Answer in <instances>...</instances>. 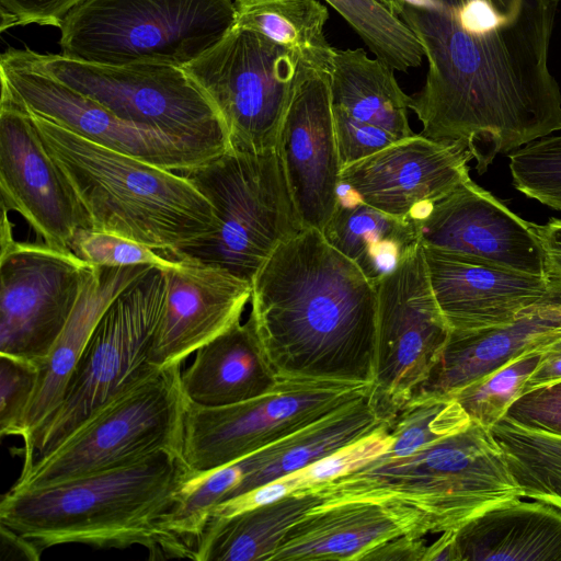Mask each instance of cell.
<instances>
[{"label":"cell","instance_id":"6da1fadb","mask_svg":"<svg viewBox=\"0 0 561 561\" xmlns=\"http://www.w3.org/2000/svg\"><path fill=\"white\" fill-rule=\"evenodd\" d=\"M419 41L425 83L412 96L421 135L461 142L486 171L561 130V91L549 68L559 0H379Z\"/></svg>","mask_w":561,"mask_h":561},{"label":"cell","instance_id":"7a4b0ae2","mask_svg":"<svg viewBox=\"0 0 561 561\" xmlns=\"http://www.w3.org/2000/svg\"><path fill=\"white\" fill-rule=\"evenodd\" d=\"M253 319L277 379L373 385L377 291L314 228L282 243L252 282Z\"/></svg>","mask_w":561,"mask_h":561},{"label":"cell","instance_id":"3957f363","mask_svg":"<svg viewBox=\"0 0 561 561\" xmlns=\"http://www.w3.org/2000/svg\"><path fill=\"white\" fill-rule=\"evenodd\" d=\"M192 472L181 455L161 451L44 489H10L0 503V524L41 552L64 543L138 545L151 559H167L163 523Z\"/></svg>","mask_w":561,"mask_h":561},{"label":"cell","instance_id":"277c9868","mask_svg":"<svg viewBox=\"0 0 561 561\" xmlns=\"http://www.w3.org/2000/svg\"><path fill=\"white\" fill-rule=\"evenodd\" d=\"M30 115L46 149L87 210L93 230L115 233L163 252L216 229L213 206L180 173Z\"/></svg>","mask_w":561,"mask_h":561},{"label":"cell","instance_id":"5b68a950","mask_svg":"<svg viewBox=\"0 0 561 561\" xmlns=\"http://www.w3.org/2000/svg\"><path fill=\"white\" fill-rule=\"evenodd\" d=\"M316 488L322 505L400 501L423 515L428 534L455 530L490 507L523 499L491 430L473 421L410 455L377 457Z\"/></svg>","mask_w":561,"mask_h":561},{"label":"cell","instance_id":"8992f818","mask_svg":"<svg viewBox=\"0 0 561 561\" xmlns=\"http://www.w3.org/2000/svg\"><path fill=\"white\" fill-rule=\"evenodd\" d=\"M178 173L210 203L216 229L191 243L158 252L165 259L222 268L252 284L274 251L305 229L276 149H229Z\"/></svg>","mask_w":561,"mask_h":561},{"label":"cell","instance_id":"52a82bcc","mask_svg":"<svg viewBox=\"0 0 561 561\" xmlns=\"http://www.w3.org/2000/svg\"><path fill=\"white\" fill-rule=\"evenodd\" d=\"M233 0H85L62 20V56L184 68L234 25Z\"/></svg>","mask_w":561,"mask_h":561},{"label":"cell","instance_id":"ba28073f","mask_svg":"<svg viewBox=\"0 0 561 561\" xmlns=\"http://www.w3.org/2000/svg\"><path fill=\"white\" fill-rule=\"evenodd\" d=\"M181 375V365L158 369L115 397L53 453L22 469L11 489H44L161 451L182 456L188 401Z\"/></svg>","mask_w":561,"mask_h":561},{"label":"cell","instance_id":"9c48e42d","mask_svg":"<svg viewBox=\"0 0 561 561\" xmlns=\"http://www.w3.org/2000/svg\"><path fill=\"white\" fill-rule=\"evenodd\" d=\"M167 293L163 267L152 266L126 287L95 327L62 400L22 447L26 469L53 453L115 397L153 374L149 348Z\"/></svg>","mask_w":561,"mask_h":561},{"label":"cell","instance_id":"30bf717a","mask_svg":"<svg viewBox=\"0 0 561 561\" xmlns=\"http://www.w3.org/2000/svg\"><path fill=\"white\" fill-rule=\"evenodd\" d=\"M24 50L38 69L126 122L164 134L210 158L230 149L222 117L184 68L98 65Z\"/></svg>","mask_w":561,"mask_h":561},{"label":"cell","instance_id":"8fae6325","mask_svg":"<svg viewBox=\"0 0 561 561\" xmlns=\"http://www.w3.org/2000/svg\"><path fill=\"white\" fill-rule=\"evenodd\" d=\"M222 117L230 149H276L298 84L312 71L263 35L233 25L211 48L184 67Z\"/></svg>","mask_w":561,"mask_h":561},{"label":"cell","instance_id":"7c38bea8","mask_svg":"<svg viewBox=\"0 0 561 561\" xmlns=\"http://www.w3.org/2000/svg\"><path fill=\"white\" fill-rule=\"evenodd\" d=\"M371 385L278 379L257 398L225 407L188 402L182 458L194 472L240 460L369 393Z\"/></svg>","mask_w":561,"mask_h":561},{"label":"cell","instance_id":"4fadbf2b","mask_svg":"<svg viewBox=\"0 0 561 561\" xmlns=\"http://www.w3.org/2000/svg\"><path fill=\"white\" fill-rule=\"evenodd\" d=\"M375 287L376 359L370 396L389 423L428 377L450 328L432 290L421 243Z\"/></svg>","mask_w":561,"mask_h":561},{"label":"cell","instance_id":"5bb4252c","mask_svg":"<svg viewBox=\"0 0 561 561\" xmlns=\"http://www.w3.org/2000/svg\"><path fill=\"white\" fill-rule=\"evenodd\" d=\"M1 209L0 355L41 368L75 308L88 263L70 250L15 241Z\"/></svg>","mask_w":561,"mask_h":561},{"label":"cell","instance_id":"9a60e30c","mask_svg":"<svg viewBox=\"0 0 561 561\" xmlns=\"http://www.w3.org/2000/svg\"><path fill=\"white\" fill-rule=\"evenodd\" d=\"M1 92L27 113L108 149L181 172L213 158L159 131L126 122L38 69L24 49L0 57Z\"/></svg>","mask_w":561,"mask_h":561},{"label":"cell","instance_id":"2e32d148","mask_svg":"<svg viewBox=\"0 0 561 561\" xmlns=\"http://www.w3.org/2000/svg\"><path fill=\"white\" fill-rule=\"evenodd\" d=\"M1 207L18 211L44 243L70 250L75 233L92 229L67 176L46 149L31 115L0 99Z\"/></svg>","mask_w":561,"mask_h":561},{"label":"cell","instance_id":"e0dca14e","mask_svg":"<svg viewBox=\"0 0 561 561\" xmlns=\"http://www.w3.org/2000/svg\"><path fill=\"white\" fill-rule=\"evenodd\" d=\"M412 219L423 247L527 274L553 275L537 225L520 218L470 178Z\"/></svg>","mask_w":561,"mask_h":561},{"label":"cell","instance_id":"ac0fdd59","mask_svg":"<svg viewBox=\"0 0 561 561\" xmlns=\"http://www.w3.org/2000/svg\"><path fill=\"white\" fill-rule=\"evenodd\" d=\"M423 249L432 290L450 330L502 325L561 302L558 275H533L476 256Z\"/></svg>","mask_w":561,"mask_h":561},{"label":"cell","instance_id":"d6986e66","mask_svg":"<svg viewBox=\"0 0 561 561\" xmlns=\"http://www.w3.org/2000/svg\"><path fill=\"white\" fill-rule=\"evenodd\" d=\"M276 151L302 227L322 231L337 206L342 170L329 73L312 71L298 84Z\"/></svg>","mask_w":561,"mask_h":561},{"label":"cell","instance_id":"ffe728a7","mask_svg":"<svg viewBox=\"0 0 561 561\" xmlns=\"http://www.w3.org/2000/svg\"><path fill=\"white\" fill-rule=\"evenodd\" d=\"M472 153L461 142L414 135L341 170L340 186L355 199L411 218L469 179Z\"/></svg>","mask_w":561,"mask_h":561},{"label":"cell","instance_id":"44dd1931","mask_svg":"<svg viewBox=\"0 0 561 561\" xmlns=\"http://www.w3.org/2000/svg\"><path fill=\"white\" fill-rule=\"evenodd\" d=\"M163 271L167 293L149 348L158 369L182 365L239 322L252 295L250 282L222 268L174 261Z\"/></svg>","mask_w":561,"mask_h":561},{"label":"cell","instance_id":"7402d4cb","mask_svg":"<svg viewBox=\"0 0 561 561\" xmlns=\"http://www.w3.org/2000/svg\"><path fill=\"white\" fill-rule=\"evenodd\" d=\"M402 534H428L423 515L396 500H350L312 508L285 535L270 561L352 560Z\"/></svg>","mask_w":561,"mask_h":561},{"label":"cell","instance_id":"603a6c76","mask_svg":"<svg viewBox=\"0 0 561 561\" xmlns=\"http://www.w3.org/2000/svg\"><path fill=\"white\" fill-rule=\"evenodd\" d=\"M560 339L561 302L533 309L502 325L450 330L439 359L412 398L450 396L512 359Z\"/></svg>","mask_w":561,"mask_h":561},{"label":"cell","instance_id":"cb8c5ba5","mask_svg":"<svg viewBox=\"0 0 561 561\" xmlns=\"http://www.w3.org/2000/svg\"><path fill=\"white\" fill-rule=\"evenodd\" d=\"M153 265L100 266L88 264L75 308L47 359L23 422L27 443L59 407L67 383L95 327L112 301Z\"/></svg>","mask_w":561,"mask_h":561},{"label":"cell","instance_id":"d4e9b609","mask_svg":"<svg viewBox=\"0 0 561 561\" xmlns=\"http://www.w3.org/2000/svg\"><path fill=\"white\" fill-rule=\"evenodd\" d=\"M277 381L250 316L199 347L181 375L187 401L202 407L244 402L270 392Z\"/></svg>","mask_w":561,"mask_h":561},{"label":"cell","instance_id":"484cf974","mask_svg":"<svg viewBox=\"0 0 561 561\" xmlns=\"http://www.w3.org/2000/svg\"><path fill=\"white\" fill-rule=\"evenodd\" d=\"M458 561H561V510L514 499L455 530Z\"/></svg>","mask_w":561,"mask_h":561},{"label":"cell","instance_id":"4316f807","mask_svg":"<svg viewBox=\"0 0 561 561\" xmlns=\"http://www.w3.org/2000/svg\"><path fill=\"white\" fill-rule=\"evenodd\" d=\"M387 426L388 421L374 404L369 392L253 453V470L225 501L306 468Z\"/></svg>","mask_w":561,"mask_h":561},{"label":"cell","instance_id":"83f0119b","mask_svg":"<svg viewBox=\"0 0 561 561\" xmlns=\"http://www.w3.org/2000/svg\"><path fill=\"white\" fill-rule=\"evenodd\" d=\"M330 90L332 107L357 126L398 140L415 135L408 118L412 96L400 88L390 66L364 49L334 48Z\"/></svg>","mask_w":561,"mask_h":561},{"label":"cell","instance_id":"f1b7e54d","mask_svg":"<svg viewBox=\"0 0 561 561\" xmlns=\"http://www.w3.org/2000/svg\"><path fill=\"white\" fill-rule=\"evenodd\" d=\"M321 232L374 284L420 243L412 218L391 216L350 194H340L336 209Z\"/></svg>","mask_w":561,"mask_h":561},{"label":"cell","instance_id":"f546056e","mask_svg":"<svg viewBox=\"0 0 561 561\" xmlns=\"http://www.w3.org/2000/svg\"><path fill=\"white\" fill-rule=\"evenodd\" d=\"M323 504L316 485L209 526L196 561H270L290 527Z\"/></svg>","mask_w":561,"mask_h":561},{"label":"cell","instance_id":"4dcf8cb0","mask_svg":"<svg viewBox=\"0 0 561 561\" xmlns=\"http://www.w3.org/2000/svg\"><path fill=\"white\" fill-rule=\"evenodd\" d=\"M234 25L256 32L309 68L331 73L334 48L324 26L329 11L317 0H233Z\"/></svg>","mask_w":561,"mask_h":561},{"label":"cell","instance_id":"1f68e13d","mask_svg":"<svg viewBox=\"0 0 561 561\" xmlns=\"http://www.w3.org/2000/svg\"><path fill=\"white\" fill-rule=\"evenodd\" d=\"M491 432L523 497L561 510V436L528 430L504 417Z\"/></svg>","mask_w":561,"mask_h":561},{"label":"cell","instance_id":"d6a6232c","mask_svg":"<svg viewBox=\"0 0 561 561\" xmlns=\"http://www.w3.org/2000/svg\"><path fill=\"white\" fill-rule=\"evenodd\" d=\"M377 59L393 70L419 67L423 49L409 27L379 0H325Z\"/></svg>","mask_w":561,"mask_h":561},{"label":"cell","instance_id":"836d02e7","mask_svg":"<svg viewBox=\"0 0 561 561\" xmlns=\"http://www.w3.org/2000/svg\"><path fill=\"white\" fill-rule=\"evenodd\" d=\"M471 420L451 396H420L403 404L388 423L393 437L382 458H399L457 433Z\"/></svg>","mask_w":561,"mask_h":561},{"label":"cell","instance_id":"e575fe53","mask_svg":"<svg viewBox=\"0 0 561 561\" xmlns=\"http://www.w3.org/2000/svg\"><path fill=\"white\" fill-rule=\"evenodd\" d=\"M545 348L525 353L450 396L471 421L491 430L522 394Z\"/></svg>","mask_w":561,"mask_h":561},{"label":"cell","instance_id":"d590c367","mask_svg":"<svg viewBox=\"0 0 561 561\" xmlns=\"http://www.w3.org/2000/svg\"><path fill=\"white\" fill-rule=\"evenodd\" d=\"M514 186L561 211V135L545 136L508 154Z\"/></svg>","mask_w":561,"mask_h":561},{"label":"cell","instance_id":"8d00e7d4","mask_svg":"<svg viewBox=\"0 0 561 561\" xmlns=\"http://www.w3.org/2000/svg\"><path fill=\"white\" fill-rule=\"evenodd\" d=\"M69 249L91 265L115 267L149 264L168 267L174 263L147 245L115 233L93 229L78 230Z\"/></svg>","mask_w":561,"mask_h":561},{"label":"cell","instance_id":"74e56055","mask_svg":"<svg viewBox=\"0 0 561 561\" xmlns=\"http://www.w3.org/2000/svg\"><path fill=\"white\" fill-rule=\"evenodd\" d=\"M39 368L26 360L0 355V433L21 436Z\"/></svg>","mask_w":561,"mask_h":561},{"label":"cell","instance_id":"f35d334b","mask_svg":"<svg viewBox=\"0 0 561 561\" xmlns=\"http://www.w3.org/2000/svg\"><path fill=\"white\" fill-rule=\"evenodd\" d=\"M392 444L393 437L387 426L306 468L290 473L296 491L314 486L357 469L386 454Z\"/></svg>","mask_w":561,"mask_h":561},{"label":"cell","instance_id":"ab89813d","mask_svg":"<svg viewBox=\"0 0 561 561\" xmlns=\"http://www.w3.org/2000/svg\"><path fill=\"white\" fill-rule=\"evenodd\" d=\"M504 419L528 430L561 436V379L520 394Z\"/></svg>","mask_w":561,"mask_h":561},{"label":"cell","instance_id":"60d3db41","mask_svg":"<svg viewBox=\"0 0 561 561\" xmlns=\"http://www.w3.org/2000/svg\"><path fill=\"white\" fill-rule=\"evenodd\" d=\"M83 1L0 0V30L32 23L59 27L66 15Z\"/></svg>","mask_w":561,"mask_h":561},{"label":"cell","instance_id":"b9f144b4","mask_svg":"<svg viewBox=\"0 0 561 561\" xmlns=\"http://www.w3.org/2000/svg\"><path fill=\"white\" fill-rule=\"evenodd\" d=\"M427 550L423 535L402 534L370 548L360 561H426Z\"/></svg>","mask_w":561,"mask_h":561},{"label":"cell","instance_id":"7bdbcfd3","mask_svg":"<svg viewBox=\"0 0 561 561\" xmlns=\"http://www.w3.org/2000/svg\"><path fill=\"white\" fill-rule=\"evenodd\" d=\"M537 230L552 273L561 277V219L552 218L545 225H537Z\"/></svg>","mask_w":561,"mask_h":561},{"label":"cell","instance_id":"ee69618b","mask_svg":"<svg viewBox=\"0 0 561 561\" xmlns=\"http://www.w3.org/2000/svg\"><path fill=\"white\" fill-rule=\"evenodd\" d=\"M1 552L7 558L26 559L36 561L41 558L42 552L28 540L12 531L4 525L0 524Z\"/></svg>","mask_w":561,"mask_h":561},{"label":"cell","instance_id":"f6af8a7d","mask_svg":"<svg viewBox=\"0 0 561 561\" xmlns=\"http://www.w3.org/2000/svg\"><path fill=\"white\" fill-rule=\"evenodd\" d=\"M455 530L442 533L432 545H428L426 561H458Z\"/></svg>","mask_w":561,"mask_h":561}]
</instances>
